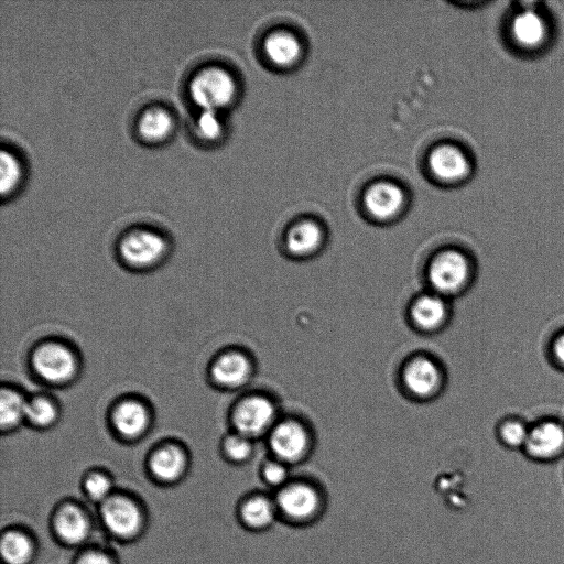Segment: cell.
Listing matches in <instances>:
<instances>
[{
  "instance_id": "cell-22",
  "label": "cell",
  "mask_w": 564,
  "mask_h": 564,
  "mask_svg": "<svg viewBox=\"0 0 564 564\" xmlns=\"http://www.w3.org/2000/svg\"><path fill=\"white\" fill-rule=\"evenodd\" d=\"M184 465V454L177 447L169 446L153 455L151 470L162 480H174L182 474Z\"/></svg>"
},
{
  "instance_id": "cell-24",
  "label": "cell",
  "mask_w": 564,
  "mask_h": 564,
  "mask_svg": "<svg viewBox=\"0 0 564 564\" xmlns=\"http://www.w3.org/2000/svg\"><path fill=\"white\" fill-rule=\"evenodd\" d=\"M22 166L19 159L4 149L0 154V192L2 196L10 195L20 184Z\"/></svg>"
},
{
  "instance_id": "cell-7",
  "label": "cell",
  "mask_w": 564,
  "mask_h": 564,
  "mask_svg": "<svg viewBox=\"0 0 564 564\" xmlns=\"http://www.w3.org/2000/svg\"><path fill=\"white\" fill-rule=\"evenodd\" d=\"M166 243L155 231L137 229L120 243L122 258L132 265L143 267L156 262L164 253Z\"/></svg>"
},
{
  "instance_id": "cell-4",
  "label": "cell",
  "mask_w": 564,
  "mask_h": 564,
  "mask_svg": "<svg viewBox=\"0 0 564 564\" xmlns=\"http://www.w3.org/2000/svg\"><path fill=\"white\" fill-rule=\"evenodd\" d=\"M269 446L273 458L293 465L308 455L311 438L303 424L295 420L275 423L269 434Z\"/></svg>"
},
{
  "instance_id": "cell-29",
  "label": "cell",
  "mask_w": 564,
  "mask_h": 564,
  "mask_svg": "<svg viewBox=\"0 0 564 564\" xmlns=\"http://www.w3.org/2000/svg\"><path fill=\"white\" fill-rule=\"evenodd\" d=\"M25 416L36 425H47L56 416L55 406L45 398H36L28 402Z\"/></svg>"
},
{
  "instance_id": "cell-3",
  "label": "cell",
  "mask_w": 564,
  "mask_h": 564,
  "mask_svg": "<svg viewBox=\"0 0 564 564\" xmlns=\"http://www.w3.org/2000/svg\"><path fill=\"white\" fill-rule=\"evenodd\" d=\"M471 275L469 260L463 252L455 249L438 253L432 260L427 272L433 291L444 297L465 290Z\"/></svg>"
},
{
  "instance_id": "cell-30",
  "label": "cell",
  "mask_w": 564,
  "mask_h": 564,
  "mask_svg": "<svg viewBox=\"0 0 564 564\" xmlns=\"http://www.w3.org/2000/svg\"><path fill=\"white\" fill-rule=\"evenodd\" d=\"M225 451L228 457L236 462L249 458L252 453V445L249 437L238 434L228 437L225 442Z\"/></svg>"
},
{
  "instance_id": "cell-27",
  "label": "cell",
  "mask_w": 564,
  "mask_h": 564,
  "mask_svg": "<svg viewBox=\"0 0 564 564\" xmlns=\"http://www.w3.org/2000/svg\"><path fill=\"white\" fill-rule=\"evenodd\" d=\"M261 477L264 484L275 491L285 486L290 479V466L272 458L264 463L261 469Z\"/></svg>"
},
{
  "instance_id": "cell-5",
  "label": "cell",
  "mask_w": 564,
  "mask_h": 564,
  "mask_svg": "<svg viewBox=\"0 0 564 564\" xmlns=\"http://www.w3.org/2000/svg\"><path fill=\"white\" fill-rule=\"evenodd\" d=\"M524 454L536 462H551L564 454V424L544 420L530 426Z\"/></svg>"
},
{
  "instance_id": "cell-17",
  "label": "cell",
  "mask_w": 564,
  "mask_h": 564,
  "mask_svg": "<svg viewBox=\"0 0 564 564\" xmlns=\"http://www.w3.org/2000/svg\"><path fill=\"white\" fill-rule=\"evenodd\" d=\"M514 40L525 47L541 44L546 35V25L540 14L527 9L517 14L511 25Z\"/></svg>"
},
{
  "instance_id": "cell-23",
  "label": "cell",
  "mask_w": 564,
  "mask_h": 564,
  "mask_svg": "<svg viewBox=\"0 0 564 564\" xmlns=\"http://www.w3.org/2000/svg\"><path fill=\"white\" fill-rule=\"evenodd\" d=\"M1 555L7 564H26L32 556L31 541L20 532H8L1 541Z\"/></svg>"
},
{
  "instance_id": "cell-19",
  "label": "cell",
  "mask_w": 564,
  "mask_h": 564,
  "mask_svg": "<svg viewBox=\"0 0 564 564\" xmlns=\"http://www.w3.org/2000/svg\"><path fill=\"white\" fill-rule=\"evenodd\" d=\"M323 239L322 229L314 221H302L288 234L286 248L297 257H304L317 250Z\"/></svg>"
},
{
  "instance_id": "cell-18",
  "label": "cell",
  "mask_w": 564,
  "mask_h": 564,
  "mask_svg": "<svg viewBox=\"0 0 564 564\" xmlns=\"http://www.w3.org/2000/svg\"><path fill=\"white\" fill-rule=\"evenodd\" d=\"M56 531L72 544L83 542L89 533V522L84 512L75 506H65L56 516Z\"/></svg>"
},
{
  "instance_id": "cell-20",
  "label": "cell",
  "mask_w": 564,
  "mask_h": 564,
  "mask_svg": "<svg viewBox=\"0 0 564 564\" xmlns=\"http://www.w3.org/2000/svg\"><path fill=\"white\" fill-rule=\"evenodd\" d=\"M264 51L268 58L278 66H290L301 54L299 40L289 32H275L267 37Z\"/></svg>"
},
{
  "instance_id": "cell-28",
  "label": "cell",
  "mask_w": 564,
  "mask_h": 564,
  "mask_svg": "<svg viewBox=\"0 0 564 564\" xmlns=\"http://www.w3.org/2000/svg\"><path fill=\"white\" fill-rule=\"evenodd\" d=\"M196 134L206 141H215L223 133V123L218 111L203 110L195 123Z\"/></svg>"
},
{
  "instance_id": "cell-1",
  "label": "cell",
  "mask_w": 564,
  "mask_h": 564,
  "mask_svg": "<svg viewBox=\"0 0 564 564\" xmlns=\"http://www.w3.org/2000/svg\"><path fill=\"white\" fill-rule=\"evenodd\" d=\"M273 497L279 519L292 525L315 522L325 509L323 491L307 480H290Z\"/></svg>"
},
{
  "instance_id": "cell-6",
  "label": "cell",
  "mask_w": 564,
  "mask_h": 564,
  "mask_svg": "<svg viewBox=\"0 0 564 564\" xmlns=\"http://www.w3.org/2000/svg\"><path fill=\"white\" fill-rule=\"evenodd\" d=\"M275 417L276 409L270 399L252 395L237 406L234 422L239 434L252 437L271 431L275 424Z\"/></svg>"
},
{
  "instance_id": "cell-26",
  "label": "cell",
  "mask_w": 564,
  "mask_h": 564,
  "mask_svg": "<svg viewBox=\"0 0 564 564\" xmlns=\"http://www.w3.org/2000/svg\"><path fill=\"white\" fill-rule=\"evenodd\" d=\"M26 404L23 398L11 390H2L0 395V423L2 427L17 424L25 416Z\"/></svg>"
},
{
  "instance_id": "cell-10",
  "label": "cell",
  "mask_w": 564,
  "mask_h": 564,
  "mask_svg": "<svg viewBox=\"0 0 564 564\" xmlns=\"http://www.w3.org/2000/svg\"><path fill=\"white\" fill-rule=\"evenodd\" d=\"M402 378L406 390L417 398L434 394L442 381L438 366L426 357H415L410 360L403 370Z\"/></svg>"
},
{
  "instance_id": "cell-14",
  "label": "cell",
  "mask_w": 564,
  "mask_h": 564,
  "mask_svg": "<svg viewBox=\"0 0 564 564\" xmlns=\"http://www.w3.org/2000/svg\"><path fill=\"white\" fill-rule=\"evenodd\" d=\"M240 518L250 530H268L279 519L274 497L265 494L250 496L240 507Z\"/></svg>"
},
{
  "instance_id": "cell-9",
  "label": "cell",
  "mask_w": 564,
  "mask_h": 564,
  "mask_svg": "<svg viewBox=\"0 0 564 564\" xmlns=\"http://www.w3.org/2000/svg\"><path fill=\"white\" fill-rule=\"evenodd\" d=\"M36 372L47 381L59 382L70 378L75 371V358L69 349L59 344H46L34 354Z\"/></svg>"
},
{
  "instance_id": "cell-31",
  "label": "cell",
  "mask_w": 564,
  "mask_h": 564,
  "mask_svg": "<svg viewBox=\"0 0 564 564\" xmlns=\"http://www.w3.org/2000/svg\"><path fill=\"white\" fill-rule=\"evenodd\" d=\"M110 489V480L100 474L91 475L86 481L87 494L95 501L107 500Z\"/></svg>"
},
{
  "instance_id": "cell-33",
  "label": "cell",
  "mask_w": 564,
  "mask_h": 564,
  "mask_svg": "<svg viewBox=\"0 0 564 564\" xmlns=\"http://www.w3.org/2000/svg\"><path fill=\"white\" fill-rule=\"evenodd\" d=\"M77 564H111V561L109 557L99 552H89L85 555H83Z\"/></svg>"
},
{
  "instance_id": "cell-32",
  "label": "cell",
  "mask_w": 564,
  "mask_h": 564,
  "mask_svg": "<svg viewBox=\"0 0 564 564\" xmlns=\"http://www.w3.org/2000/svg\"><path fill=\"white\" fill-rule=\"evenodd\" d=\"M551 354L556 365L564 369V330L554 337Z\"/></svg>"
},
{
  "instance_id": "cell-16",
  "label": "cell",
  "mask_w": 564,
  "mask_h": 564,
  "mask_svg": "<svg viewBox=\"0 0 564 564\" xmlns=\"http://www.w3.org/2000/svg\"><path fill=\"white\" fill-rule=\"evenodd\" d=\"M174 120L162 107H151L142 112L138 121V132L147 142H161L172 132Z\"/></svg>"
},
{
  "instance_id": "cell-8",
  "label": "cell",
  "mask_w": 564,
  "mask_h": 564,
  "mask_svg": "<svg viewBox=\"0 0 564 564\" xmlns=\"http://www.w3.org/2000/svg\"><path fill=\"white\" fill-rule=\"evenodd\" d=\"M101 517L106 528L121 539L135 535L142 523L138 506L123 497H111L105 500Z\"/></svg>"
},
{
  "instance_id": "cell-15",
  "label": "cell",
  "mask_w": 564,
  "mask_h": 564,
  "mask_svg": "<svg viewBox=\"0 0 564 564\" xmlns=\"http://www.w3.org/2000/svg\"><path fill=\"white\" fill-rule=\"evenodd\" d=\"M251 372L247 357L240 352H228L217 359L213 366L215 380L224 387L235 388L243 384Z\"/></svg>"
},
{
  "instance_id": "cell-21",
  "label": "cell",
  "mask_w": 564,
  "mask_h": 564,
  "mask_svg": "<svg viewBox=\"0 0 564 564\" xmlns=\"http://www.w3.org/2000/svg\"><path fill=\"white\" fill-rule=\"evenodd\" d=\"M148 422L144 406L139 402L127 401L120 404L113 414L116 429L126 436L140 434Z\"/></svg>"
},
{
  "instance_id": "cell-12",
  "label": "cell",
  "mask_w": 564,
  "mask_h": 564,
  "mask_svg": "<svg viewBox=\"0 0 564 564\" xmlns=\"http://www.w3.org/2000/svg\"><path fill=\"white\" fill-rule=\"evenodd\" d=\"M448 307L445 297L433 292L416 297L410 308L414 325L422 330L431 332L440 328L446 321Z\"/></svg>"
},
{
  "instance_id": "cell-11",
  "label": "cell",
  "mask_w": 564,
  "mask_h": 564,
  "mask_svg": "<svg viewBox=\"0 0 564 564\" xmlns=\"http://www.w3.org/2000/svg\"><path fill=\"white\" fill-rule=\"evenodd\" d=\"M365 206L378 219L395 216L404 202L403 191L395 184L380 182L369 187L365 194Z\"/></svg>"
},
{
  "instance_id": "cell-13",
  "label": "cell",
  "mask_w": 564,
  "mask_h": 564,
  "mask_svg": "<svg viewBox=\"0 0 564 564\" xmlns=\"http://www.w3.org/2000/svg\"><path fill=\"white\" fill-rule=\"evenodd\" d=\"M430 166L436 177L447 182L464 178L470 169L464 152L449 144L437 147L431 153Z\"/></svg>"
},
{
  "instance_id": "cell-2",
  "label": "cell",
  "mask_w": 564,
  "mask_h": 564,
  "mask_svg": "<svg viewBox=\"0 0 564 564\" xmlns=\"http://www.w3.org/2000/svg\"><path fill=\"white\" fill-rule=\"evenodd\" d=\"M188 93L194 104L203 110L218 111L232 102L237 85L227 69L209 65L192 77Z\"/></svg>"
},
{
  "instance_id": "cell-25",
  "label": "cell",
  "mask_w": 564,
  "mask_h": 564,
  "mask_svg": "<svg viewBox=\"0 0 564 564\" xmlns=\"http://www.w3.org/2000/svg\"><path fill=\"white\" fill-rule=\"evenodd\" d=\"M530 426L520 419H507L498 426L499 441L510 449L523 451L529 437Z\"/></svg>"
}]
</instances>
